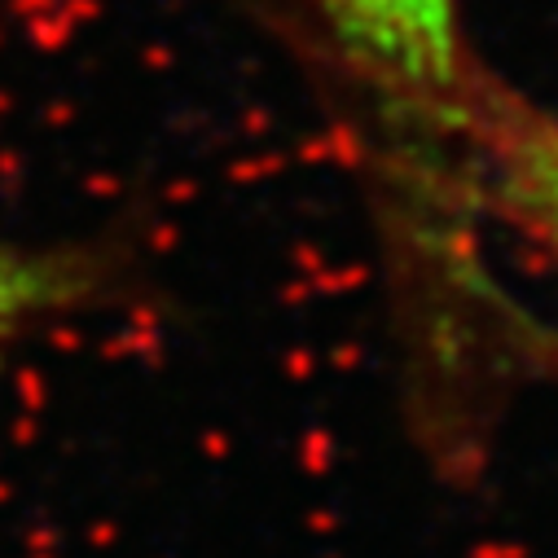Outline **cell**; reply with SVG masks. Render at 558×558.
Instances as JSON below:
<instances>
[{
	"instance_id": "cell-1",
	"label": "cell",
	"mask_w": 558,
	"mask_h": 558,
	"mask_svg": "<svg viewBox=\"0 0 558 558\" xmlns=\"http://www.w3.org/2000/svg\"><path fill=\"white\" fill-rule=\"evenodd\" d=\"M400 159L466 177L471 123L488 88L462 0H300Z\"/></svg>"
},
{
	"instance_id": "cell-2",
	"label": "cell",
	"mask_w": 558,
	"mask_h": 558,
	"mask_svg": "<svg viewBox=\"0 0 558 558\" xmlns=\"http://www.w3.org/2000/svg\"><path fill=\"white\" fill-rule=\"evenodd\" d=\"M466 177L558 259V114L488 80L471 123Z\"/></svg>"
},
{
	"instance_id": "cell-3",
	"label": "cell",
	"mask_w": 558,
	"mask_h": 558,
	"mask_svg": "<svg viewBox=\"0 0 558 558\" xmlns=\"http://www.w3.org/2000/svg\"><path fill=\"white\" fill-rule=\"evenodd\" d=\"M93 291V264L71 251L0 242V356L36 322L80 304Z\"/></svg>"
}]
</instances>
